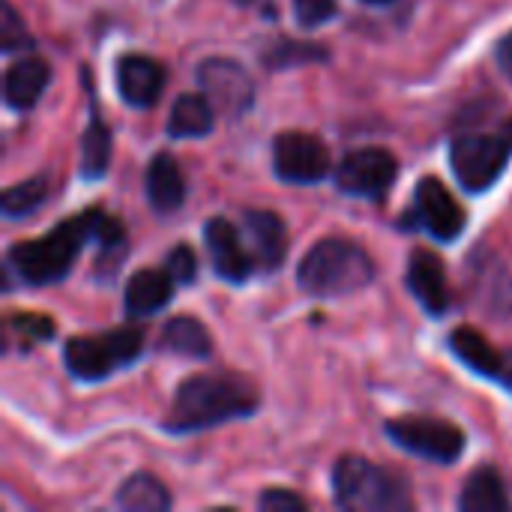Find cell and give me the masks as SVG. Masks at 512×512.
Instances as JSON below:
<instances>
[{
    "instance_id": "20",
    "label": "cell",
    "mask_w": 512,
    "mask_h": 512,
    "mask_svg": "<svg viewBox=\"0 0 512 512\" xmlns=\"http://www.w3.org/2000/svg\"><path fill=\"white\" fill-rule=\"evenodd\" d=\"M450 348L453 354L477 375L483 378H495L501 381V369H504V354H498L486 336H480L471 327H459L456 333H450Z\"/></svg>"
},
{
    "instance_id": "29",
    "label": "cell",
    "mask_w": 512,
    "mask_h": 512,
    "mask_svg": "<svg viewBox=\"0 0 512 512\" xmlns=\"http://www.w3.org/2000/svg\"><path fill=\"white\" fill-rule=\"evenodd\" d=\"M294 15L300 27H318L336 15V0H294Z\"/></svg>"
},
{
    "instance_id": "16",
    "label": "cell",
    "mask_w": 512,
    "mask_h": 512,
    "mask_svg": "<svg viewBox=\"0 0 512 512\" xmlns=\"http://www.w3.org/2000/svg\"><path fill=\"white\" fill-rule=\"evenodd\" d=\"M174 279L168 270H138L129 276L126 282V291H123V303H126V312L132 318H147V315H156L162 312L171 297H174Z\"/></svg>"
},
{
    "instance_id": "33",
    "label": "cell",
    "mask_w": 512,
    "mask_h": 512,
    "mask_svg": "<svg viewBox=\"0 0 512 512\" xmlns=\"http://www.w3.org/2000/svg\"><path fill=\"white\" fill-rule=\"evenodd\" d=\"M501 384H507L512 390V351L504 354V369H501Z\"/></svg>"
},
{
    "instance_id": "2",
    "label": "cell",
    "mask_w": 512,
    "mask_h": 512,
    "mask_svg": "<svg viewBox=\"0 0 512 512\" xmlns=\"http://www.w3.org/2000/svg\"><path fill=\"white\" fill-rule=\"evenodd\" d=\"M111 216L99 207H90L72 219H63L51 234L39 240H24L9 249V267L27 285H51L60 282L72 264L78 261L81 249L90 240H99Z\"/></svg>"
},
{
    "instance_id": "5",
    "label": "cell",
    "mask_w": 512,
    "mask_h": 512,
    "mask_svg": "<svg viewBox=\"0 0 512 512\" xmlns=\"http://www.w3.org/2000/svg\"><path fill=\"white\" fill-rule=\"evenodd\" d=\"M144 351V333L138 327H120L99 336H75L63 345V363L78 381H102L111 372L135 363Z\"/></svg>"
},
{
    "instance_id": "15",
    "label": "cell",
    "mask_w": 512,
    "mask_h": 512,
    "mask_svg": "<svg viewBox=\"0 0 512 512\" xmlns=\"http://www.w3.org/2000/svg\"><path fill=\"white\" fill-rule=\"evenodd\" d=\"M51 81V69L39 57L15 60L3 75V99L15 111H30Z\"/></svg>"
},
{
    "instance_id": "25",
    "label": "cell",
    "mask_w": 512,
    "mask_h": 512,
    "mask_svg": "<svg viewBox=\"0 0 512 512\" xmlns=\"http://www.w3.org/2000/svg\"><path fill=\"white\" fill-rule=\"evenodd\" d=\"M45 198H48V174H39V177H30L24 183L9 186L0 195V207H3V216L24 219V216L36 213L45 204Z\"/></svg>"
},
{
    "instance_id": "34",
    "label": "cell",
    "mask_w": 512,
    "mask_h": 512,
    "mask_svg": "<svg viewBox=\"0 0 512 512\" xmlns=\"http://www.w3.org/2000/svg\"><path fill=\"white\" fill-rule=\"evenodd\" d=\"M501 135H504V141L512 147V120L510 123H504V132H501Z\"/></svg>"
},
{
    "instance_id": "12",
    "label": "cell",
    "mask_w": 512,
    "mask_h": 512,
    "mask_svg": "<svg viewBox=\"0 0 512 512\" xmlns=\"http://www.w3.org/2000/svg\"><path fill=\"white\" fill-rule=\"evenodd\" d=\"M204 243H207V252H210V261L216 267V273L225 279V282H246L252 276V255L243 249L234 225L222 216L216 219H207L204 225Z\"/></svg>"
},
{
    "instance_id": "21",
    "label": "cell",
    "mask_w": 512,
    "mask_h": 512,
    "mask_svg": "<svg viewBox=\"0 0 512 512\" xmlns=\"http://www.w3.org/2000/svg\"><path fill=\"white\" fill-rule=\"evenodd\" d=\"M162 348L171 354H180V357L204 360V357H210V333L198 318L180 315L162 327Z\"/></svg>"
},
{
    "instance_id": "36",
    "label": "cell",
    "mask_w": 512,
    "mask_h": 512,
    "mask_svg": "<svg viewBox=\"0 0 512 512\" xmlns=\"http://www.w3.org/2000/svg\"><path fill=\"white\" fill-rule=\"evenodd\" d=\"M231 3H240V6H246V3H252V0H231Z\"/></svg>"
},
{
    "instance_id": "11",
    "label": "cell",
    "mask_w": 512,
    "mask_h": 512,
    "mask_svg": "<svg viewBox=\"0 0 512 512\" xmlns=\"http://www.w3.org/2000/svg\"><path fill=\"white\" fill-rule=\"evenodd\" d=\"M330 168L327 144L309 132H282L273 141V171L285 183H321Z\"/></svg>"
},
{
    "instance_id": "1",
    "label": "cell",
    "mask_w": 512,
    "mask_h": 512,
    "mask_svg": "<svg viewBox=\"0 0 512 512\" xmlns=\"http://www.w3.org/2000/svg\"><path fill=\"white\" fill-rule=\"evenodd\" d=\"M258 411L255 390L234 375H192L174 393L171 411L165 417V432L189 435L222 426L237 417Z\"/></svg>"
},
{
    "instance_id": "3",
    "label": "cell",
    "mask_w": 512,
    "mask_h": 512,
    "mask_svg": "<svg viewBox=\"0 0 512 512\" xmlns=\"http://www.w3.org/2000/svg\"><path fill=\"white\" fill-rule=\"evenodd\" d=\"M375 279V264L363 246L345 237L315 243L297 267V282L309 297H345Z\"/></svg>"
},
{
    "instance_id": "18",
    "label": "cell",
    "mask_w": 512,
    "mask_h": 512,
    "mask_svg": "<svg viewBox=\"0 0 512 512\" xmlns=\"http://www.w3.org/2000/svg\"><path fill=\"white\" fill-rule=\"evenodd\" d=\"M243 225L252 237L255 258L264 264V270H276L285 261V249H288L285 222L270 210H246Z\"/></svg>"
},
{
    "instance_id": "19",
    "label": "cell",
    "mask_w": 512,
    "mask_h": 512,
    "mask_svg": "<svg viewBox=\"0 0 512 512\" xmlns=\"http://www.w3.org/2000/svg\"><path fill=\"white\" fill-rule=\"evenodd\" d=\"M216 108L204 93H183L171 105L168 117V135L171 138H201L213 129Z\"/></svg>"
},
{
    "instance_id": "22",
    "label": "cell",
    "mask_w": 512,
    "mask_h": 512,
    "mask_svg": "<svg viewBox=\"0 0 512 512\" xmlns=\"http://www.w3.org/2000/svg\"><path fill=\"white\" fill-rule=\"evenodd\" d=\"M111 162V132L96 108V99L90 102V120H87V132L81 141V174L87 180H99L105 174Z\"/></svg>"
},
{
    "instance_id": "9",
    "label": "cell",
    "mask_w": 512,
    "mask_h": 512,
    "mask_svg": "<svg viewBox=\"0 0 512 512\" xmlns=\"http://www.w3.org/2000/svg\"><path fill=\"white\" fill-rule=\"evenodd\" d=\"M195 78L210 105L225 117H240L255 102V84L249 72L228 57H207L204 63H198Z\"/></svg>"
},
{
    "instance_id": "26",
    "label": "cell",
    "mask_w": 512,
    "mask_h": 512,
    "mask_svg": "<svg viewBox=\"0 0 512 512\" xmlns=\"http://www.w3.org/2000/svg\"><path fill=\"white\" fill-rule=\"evenodd\" d=\"M270 69H288L297 63H312V60H327V48L315 42H279L261 57Z\"/></svg>"
},
{
    "instance_id": "17",
    "label": "cell",
    "mask_w": 512,
    "mask_h": 512,
    "mask_svg": "<svg viewBox=\"0 0 512 512\" xmlns=\"http://www.w3.org/2000/svg\"><path fill=\"white\" fill-rule=\"evenodd\" d=\"M144 189H147V201L156 213H174L183 207L186 198V183L180 174V165L171 153H156L147 165V177H144Z\"/></svg>"
},
{
    "instance_id": "14",
    "label": "cell",
    "mask_w": 512,
    "mask_h": 512,
    "mask_svg": "<svg viewBox=\"0 0 512 512\" xmlns=\"http://www.w3.org/2000/svg\"><path fill=\"white\" fill-rule=\"evenodd\" d=\"M408 288L417 297V303L441 318L450 309V288H447V273H444V261L429 252V249H414L411 261H408Z\"/></svg>"
},
{
    "instance_id": "7",
    "label": "cell",
    "mask_w": 512,
    "mask_h": 512,
    "mask_svg": "<svg viewBox=\"0 0 512 512\" xmlns=\"http://www.w3.org/2000/svg\"><path fill=\"white\" fill-rule=\"evenodd\" d=\"M390 441L426 462L453 465L465 453V435L447 420L435 417H399L384 426Z\"/></svg>"
},
{
    "instance_id": "27",
    "label": "cell",
    "mask_w": 512,
    "mask_h": 512,
    "mask_svg": "<svg viewBox=\"0 0 512 512\" xmlns=\"http://www.w3.org/2000/svg\"><path fill=\"white\" fill-rule=\"evenodd\" d=\"M33 39L24 27V21L18 18V12L12 9V3H0V48L3 54H15V51H24L30 48Z\"/></svg>"
},
{
    "instance_id": "28",
    "label": "cell",
    "mask_w": 512,
    "mask_h": 512,
    "mask_svg": "<svg viewBox=\"0 0 512 512\" xmlns=\"http://www.w3.org/2000/svg\"><path fill=\"white\" fill-rule=\"evenodd\" d=\"M165 270L171 273V279H174L177 285H189V282H195V270H198L195 252H192L186 243L174 246V249H171V255L165 258Z\"/></svg>"
},
{
    "instance_id": "6",
    "label": "cell",
    "mask_w": 512,
    "mask_h": 512,
    "mask_svg": "<svg viewBox=\"0 0 512 512\" xmlns=\"http://www.w3.org/2000/svg\"><path fill=\"white\" fill-rule=\"evenodd\" d=\"M512 147L504 141V135H462L450 144V168L462 189L468 192H486L495 186L501 171L510 162Z\"/></svg>"
},
{
    "instance_id": "30",
    "label": "cell",
    "mask_w": 512,
    "mask_h": 512,
    "mask_svg": "<svg viewBox=\"0 0 512 512\" xmlns=\"http://www.w3.org/2000/svg\"><path fill=\"white\" fill-rule=\"evenodd\" d=\"M258 507L267 512H300L306 510V501L288 489H267L261 498H258Z\"/></svg>"
},
{
    "instance_id": "4",
    "label": "cell",
    "mask_w": 512,
    "mask_h": 512,
    "mask_svg": "<svg viewBox=\"0 0 512 512\" xmlns=\"http://www.w3.org/2000/svg\"><path fill=\"white\" fill-rule=\"evenodd\" d=\"M333 498L342 510L384 512L408 510V486L390 471L360 456H342L333 465Z\"/></svg>"
},
{
    "instance_id": "32",
    "label": "cell",
    "mask_w": 512,
    "mask_h": 512,
    "mask_svg": "<svg viewBox=\"0 0 512 512\" xmlns=\"http://www.w3.org/2000/svg\"><path fill=\"white\" fill-rule=\"evenodd\" d=\"M495 57H498V66H501V72L507 75L512 81V33H507L501 42H498V48H495Z\"/></svg>"
},
{
    "instance_id": "8",
    "label": "cell",
    "mask_w": 512,
    "mask_h": 512,
    "mask_svg": "<svg viewBox=\"0 0 512 512\" xmlns=\"http://www.w3.org/2000/svg\"><path fill=\"white\" fill-rule=\"evenodd\" d=\"M465 210L438 177H423L414 189V213L402 219V228H426L435 240L453 243L465 231Z\"/></svg>"
},
{
    "instance_id": "35",
    "label": "cell",
    "mask_w": 512,
    "mask_h": 512,
    "mask_svg": "<svg viewBox=\"0 0 512 512\" xmlns=\"http://www.w3.org/2000/svg\"><path fill=\"white\" fill-rule=\"evenodd\" d=\"M363 3H390V0H363Z\"/></svg>"
},
{
    "instance_id": "24",
    "label": "cell",
    "mask_w": 512,
    "mask_h": 512,
    "mask_svg": "<svg viewBox=\"0 0 512 512\" xmlns=\"http://www.w3.org/2000/svg\"><path fill=\"white\" fill-rule=\"evenodd\" d=\"M462 512H504L507 510V492L501 477L492 468H480L468 477L462 498H459Z\"/></svg>"
},
{
    "instance_id": "23",
    "label": "cell",
    "mask_w": 512,
    "mask_h": 512,
    "mask_svg": "<svg viewBox=\"0 0 512 512\" xmlns=\"http://www.w3.org/2000/svg\"><path fill=\"white\" fill-rule=\"evenodd\" d=\"M117 507L126 512H165L171 507V495L153 474H132L117 489Z\"/></svg>"
},
{
    "instance_id": "10",
    "label": "cell",
    "mask_w": 512,
    "mask_h": 512,
    "mask_svg": "<svg viewBox=\"0 0 512 512\" xmlns=\"http://www.w3.org/2000/svg\"><path fill=\"white\" fill-rule=\"evenodd\" d=\"M399 165L384 147H360L342 156L336 168V186L357 198H384L396 183Z\"/></svg>"
},
{
    "instance_id": "13",
    "label": "cell",
    "mask_w": 512,
    "mask_h": 512,
    "mask_svg": "<svg viewBox=\"0 0 512 512\" xmlns=\"http://www.w3.org/2000/svg\"><path fill=\"white\" fill-rule=\"evenodd\" d=\"M117 90L132 108H150L165 90V69L153 57L126 54L117 63Z\"/></svg>"
},
{
    "instance_id": "31",
    "label": "cell",
    "mask_w": 512,
    "mask_h": 512,
    "mask_svg": "<svg viewBox=\"0 0 512 512\" xmlns=\"http://www.w3.org/2000/svg\"><path fill=\"white\" fill-rule=\"evenodd\" d=\"M12 327H15L21 336L33 339V342H45V339L54 336V321L45 318V315H15V318H12Z\"/></svg>"
}]
</instances>
